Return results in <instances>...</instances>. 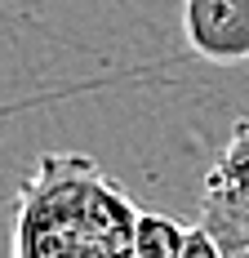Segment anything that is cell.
<instances>
[{"label":"cell","instance_id":"obj_5","mask_svg":"<svg viewBox=\"0 0 249 258\" xmlns=\"http://www.w3.org/2000/svg\"><path fill=\"white\" fill-rule=\"evenodd\" d=\"M182 258H227V249L196 223V227H192V236H187V249H182Z\"/></svg>","mask_w":249,"mask_h":258},{"label":"cell","instance_id":"obj_4","mask_svg":"<svg viewBox=\"0 0 249 258\" xmlns=\"http://www.w3.org/2000/svg\"><path fill=\"white\" fill-rule=\"evenodd\" d=\"M192 227L178 223L160 209H138V232H134V258H182Z\"/></svg>","mask_w":249,"mask_h":258},{"label":"cell","instance_id":"obj_1","mask_svg":"<svg viewBox=\"0 0 249 258\" xmlns=\"http://www.w3.org/2000/svg\"><path fill=\"white\" fill-rule=\"evenodd\" d=\"M138 201L94 156L45 152L14 201L9 258H134Z\"/></svg>","mask_w":249,"mask_h":258},{"label":"cell","instance_id":"obj_3","mask_svg":"<svg viewBox=\"0 0 249 258\" xmlns=\"http://www.w3.org/2000/svg\"><path fill=\"white\" fill-rule=\"evenodd\" d=\"M182 40L205 62H249V0H182Z\"/></svg>","mask_w":249,"mask_h":258},{"label":"cell","instance_id":"obj_2","mask_svg":"<svg viewBox=\"0 0 249 258\" xmlns=\"http://www.w3.org/2000/svg\"><path fill=\"white\" fill-rule=\"evenodd\" d=\"M200 227L227 254L249 249V116L236 120L200 182Z\"/></svg>","mask_w":249,"mask_h":258},{"label":"cell","instance_id":"obj_6","mask_svg":"<svg viewBox=\"0 0 249 258\" xmlns=\"http://www.w3.org/2000/svg\"><path fill=\"white\" fill-rule=\"evenodd\" d=\"M227 258H249V249H236V254H227Z\"/></svg>","mask_w":249,"mask_h":258}]
</instances>
